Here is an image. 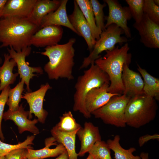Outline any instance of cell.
Wrapping results in <instances>:
<instances>
[{
  "label": "cell",
  "instance_id": "obj_24",
  "mask_svg": "<svg viewBox=\"0 0 159 159\" xmlns=\"http://www.w3.org/2000/svg\"><path fill=\"white\" fill-rule=\"evenodd\" d=\"M137 69L143 78V92L145 95L159 100V80L151 75L138 64Z\"/></svg>",
  "mask_w": 159,
  "mask_h": 159
},
{
  "label": "cell",
  "instance_id": "obj_13",
  "mask_svg": "<svg viewBox=\"0 0 159 159\" xmlns=\"http://www.w3.org/2000/svg\"><path fill=\"white\" fill-rule=\"evenodd\" d=\"M74 9L72 14L68 16L69 21L79 36L85 40L90 52L96 42L90 27L78 5L74 0Z\"/></svg>",
  "mask_w": 159,
  "mask_h": 159
},
{
  "label": "cell",
  "instance_id": "obj_9",
  "mask_svg": "<svg viewBox=\"0 0 159 159\" xmlns=\"http://www.w3.org/2000/svg\"><path fill=\"white\" fill-rule=\"evenodd\" d=\"M109 9L108 16L106 17L105 29L112 24H115L124 31L127 38H131L130 28L127 25V21L132 18L128 6H122L116 0H104Z\"/></svg>",
  "mask_w": 159,
  "mask_h": 159
},
{
  "label": "cell",
  "instance_id": "obj_25",
  "mask_svg": "<svg viewBox=\"0 0 159 159\" xmlns=\"http://www.w3.org/2000/svg\"><path fill=\"white\" fill-rule=\"evenodd\" d=\"M120 136L116 135L113 140L109 139L106 142L110 149L114 152L115 159H141L140 156L133 154L136 150L135 148L124 149L120 143Z\"/></svg>",
  "mask_w": 159,
  "mask_h": 159
},
{
  "label": "cell",
  "instance_id": "obj_14",
  "mask_svg": "<svg viewBox=\"0 0 159 159\" xmlns=\"http://www.w3.org/2000/svg\"><path fill=\"white\" fill-rule=\"evenodd\" d=\"M29 115V111H25L21 104L15 110L12 111L8 109L4 112L3 119L5 121H13L17 126L20 134L25 131H28L34 135H38L39 133V130L35 124L38 123V120L36 119L33 120L28 119Z\"/></svg>",
  "mask_w": 159,
  "mask_h": 159
},
{
  "label": "cell",
  "instance_id": "obj_42",
  "mask_svg": "<svg viewBox=\"0 0 159 159\" xmlns=\"http://www.w3.org/2000/svg\"><path fill=\"white\" fill-rule=\"evenodd\" d=\"M0 159H6L5 156H0Z\"/></svg>",
  "mask_w": 159,
  "mask_h": 159
},
{
  "label": "cell",
  "instance_id": "obj_7",
  "mask_svg": "<svg viewBox=\"0 0 159 159\" xmlns=\"http://www.w3.org/2000/svg\"><path fill=\"white\" fill-rule=\"evenodd\" d=\"M130 98L124 94L114 96L105 105L91 114L96 118L101 119L106 124L125 127L126 125L125 112Z\"/></svg>",
  "mask_w": 159,
  "mask_h": 159
},
{
  "label": "cell",
  "instance_id": "obj_26",
  "mask_svg": "<svg viewBox=\"0 0 159 159\" xmlns=\"http://www.w3.org/2000/svg\"><path fill=\"white\" fill-rule=\"evenodd\" d=\"M89 25L93 36L97 40L100 38L101 31L97 27L92 5L89 0H75Z\"/></svg>",
  "mask_w": 159,
  "mask_h": 159
},
{
  "label": "cell",
  "instance_id": "obj_19",
  "mask_svg": "<svg viewBox=\"0 0 159 159\" xmlns=\"http://www.w3.org/2000/svg\"><path fill=\"white\" fill-rule=\"evenodd\" d=\"M61 1L37 0L27 18L40 28L43 18L48 14L55 11L60 6Z\"/></svg>",
  "mask_w": 159,
  "mask_h": 159
},
{
  "label": "cell",
  "instance_id": "obj_20",
  "mask_svg": "<svg viewBox=\"0 0 159 159\" xmlns=\"http://www.w3.org/2000/svg\"><path fill=\"white\" fill-rule=\"evenodd\" d=\"M37 1V0H7L2 18L10 16L27 18Z\"/></svg>",
  "mask_w": 159,
  "mask_h": 159
},
{
  "label": "cell",
  "instance_id": "obj_6",
  "mask_svg": "<svg viewBox=\"0 0 159 159\" xmlns=\"http://www.w3.org/2000/svg\"><path fill=\"white\" fill-rule=\"evenodd\" d=\"M124 34L123 30L115 24L108 26L102 31L99 39L96 42L92 51L89 55L84 58L80 69L87 68L92 63L101 57L100 54L104 51L114 49L116 44L126 42L129 40L125 37L122 36Z\"/></svg>",
  "mask_w": 159,
  "mask_h": 159
},
{
  "label": "cell",
  "instance_id": "obj_12",
  "mask_svg": "<svg viewBox=\"0 0 159 159\" xmlns=\"http://www.w3.org/2000/svg\"><path fill=\"white\" fill-rule=\"evenodd\" d=\"M63 30L61 26L49 25L39 29L32 37L29 45L47 47L58 44L61 39Z\"/></svg>",
  "mask_w": 159,
  "mask_h": 159
},
{
  "label": "cell",
  "instance_id": "obj_21",
  "mask_svg": "<svg viewBox=\"0 0 159 159\" xmlns=\"http://www.w3.org/2000/svg\"><path fill=\"white\" fill-rule=\"evenodd\" d=\"M55 140L52 137L46 139L45 147L40 149L35 150L33 149H27L26 156L28 159H46L50 157L58 156L64 152L66 150L61 144H58L56 148H50L52 145H56Z\"/></svg>",
  "mask_w": 159,
  "mask_h": 159
},
{
  "label": "cell",
  "instance_id": "obj_28",
  "mask_svg": "<svg viewBox=\"0 0 159 159\" xmlns=\"http://www.w3.org/2000/svg\"><path fill=\"white\" fill-rule=\"evenodd\" d=\"M24 82L23 80L21 81L14 88H10L6 104L9 106V110L14 111L19 107V104L22 98L23 92L24 90Z\"/></svg>",
  "mask_w": 159,
  "mask_h": 159
},
{
  "label": "cell",
  "instance_id": "obj_45",
  "mask_svg": "<svg viewBox=\"0 0 159 159\" xmlns=\"http://www.w3.org/2000/svg\"><path fill=\"white\" fill-rule=\"evenodd\" d=\"M28 159V158H25V159Z\"/></svg>",
  "mask_w": 159,
  "mask_h": 159
},
{
  "label": "cell",
  "instance_id": "obj_11",
  "mask_svg": "<svg viewBox=\"0 0 159 159\" xmlns=\"http://www.w3.org/2000/svg\"><path fill=\"white\" fill-rule=\"evenodd\" d=\"M133 25L139 33L140 42L145 47L159 48V24L152 21L144 14L141 21L135 22Z\"/></svg>",
  "mask_w": 159,
  "mask_h": 159
},
{
  "label": "cell",
  "instance_id": "obj_29",
  "mask_svg": "<svg viewBox=\"0 0 159 159\" xmlns=\"http://www.w3.org/2000/svg\"><path fill=\"white\" fill-rule=\"evenodd\" d=\"M35 138L33 135L27 136L23 142L16 145H11L4 143L0 138V156H5L11 151L15 150L21 149H33L31 145H34L33 141Z\"/></svg>",
  "mask_w": 159,
  "mask_h": 159
},
{
  "label": "cell",
  "instance_id": "obj_22",
  "mask_svg": "<svg viewBox=\"0 0 159 159\" xmlns=\"http://www.w3.org/2000/svg\"><path fill=\"white\" fill-rule=\"evenodd\" d=\"M78 130L70 132H62L54 126L51 130L52 137L65 148L69 159H78V153L75 149V139Z\"/></svg>",
  "mask_w": 159,
  "mask_h": 159
},
{
  "label": "cell",
  "instance_id": "obj_23",
  "mask_svg": "<svg viewBox=\"0 0 159 159\" xmlns=\"http://www.w3.org/2000/svg\"><path fill=\"white\" fill-rule=\"evenodd\" d=\"M4 63L0 66V91L14 83L19 75L18 73H13V69L16 66L14 60L11 59L9 54L4 53Z\"/></svg>",
  "mask_w": 159,
  "mask_h": 159
},
{
  "label": "cell",
  "instance_id": "obj_3",
  "mask_svg": "<svg viewBox=\"0 0 159 159\" xmlns=\"http://www.w3.org/2000/svg\"><path fill=\"white\" fill-rule=\"evenodd\" d=\"M128 44L125 43L120 48L118 46L113 49L105 51L106 54L94 62L102 70L108 75L110 84L107 92L110 93L121 95L124 91L122 79L123 65H129L131 62L132 54L128 53Z\"/></svg>",
  "mask_w": 159,
  "mask_h": 159
},
{
  "label": "cell",
  "instance_id": "obj_16",
  "mask_svg": "<svg viewBox=\"0 0 159 159\" xmlns=\"http://www.w3.org/2000/svg\"><path fill=\"white\" fill-rule=\"evenodd\" d=\"M81 142L78 156H84L88 153L95 143L101 140L99 127L90 122H85L83 127H82L76 133Z\"/></svg>",
  "mask_w": 159,
  "mask_h": 159
},
{
  "label": "cell",
  "instance_id": "obj_43",
  "mask_svg": "<svg viewBox=\"0 0 159 159\" xmlns=\"http://www.w3.org/2000/svg\"><path fill=\"white\" fill-rule=\"evenodd\" d=\"M2 59L0 57V65L2 63Z\"/></svg>",
  "mask_w": 159,
  "mask_h": 159
},
{
  "label": "cell",
  "instance_id": "obj_31",
  "mask_svg": "<svg viewBox=\"0 0 159 159\" xmlns=\"http://www.w3.org/2000/svg\"><path fill=\"white\" fill-rule=\"evenodd\" d=\"M95 20V24L97 28L101 32L104 30L105 27V16L103 8L106 6L105 3L101 4L97 0H90Z\"/></svg>",
  "mask_w": 159,
  "mask_h": 159
},
{
  "label": "cell",
  "instance_id": "obj_10",
  "mask_svg": "<svg viewBox=\"0 0 159 159\" xmlns=\"http://www.w3.org/2000/svg\"><path fill=\"white\" fill-rule=\"evenodd\" d=\"M52 88L47 83L41 85L37 90L33 92H27L22 95V98L26 100L29 107V118L32 117L34 114L39 122L44 123L48 115V112L43 108L44 97L47 91Z\"/></svg>",
  "mask_w": 159,
  "mask_h": 159
},
{
  "label": "cell",
  "instance_id": "obj_32",
  "mask_svg": "<svg viewBox=\"0 0 159 159\" xmlns=\"http://www.w3.org/2000/svg\"><path fill=\"white\" fill-rule=\"evenodd\" d=\"M125 1L128 5L132 17L135 22H139L144 14V0H126Z\"/></svg>",
  "mask_w": 159,
  "mask_h": 159
},
{
  "label": "cell",
  "instance_id": "obj_2",
  "mask_svg": "<svg viewBox=\"0 0 159 159\" xmlns=\"http://www.w3.org/2000/svg\"><path fill=\"white\" fill-rule=\"evenodd\" d=\"M40 29L27 18L7 17L0 19V48L9 47L17 52L29 45L33 35Z\"/></svg>",
  "mask_w": 159,
  "mask_h": 159
},
{
  "label": "cell",
  "instance_id": "obj_30",
  "mask_svg": "<svg viewBox=\"0 0 159 159\" xmlns=\"http://www.w3.org/2000/svg\"><path fill=\"white\" fill-rule=\"evenodd\" d=\"M110 149L106 142L102 140L96 142L88 151L94 158L112 159Z\"/></svg>",
  "mask_w": 159,
  "mask_h": 159
},
{
  "label": "cell",
  "instance_id": "obj_41",
  "mask_svg": "<svg viewBox=\"0 0 159 159\" xmlns=\"http://www.w3.org/2000/svg\"><path fill=\"white\" fill-rule=\"evenodd\" d=\"M154 3L157 6H159V0H153Z\"/></svg>",
  "mask_w": 159,
  "mask_h": 159
},
{
  "label": "cell",
  "instance_id": "obj_39",
  "mask_svg": "<svg viewBox=\"0 0 159 159\" xmlns=\"http://www.w3.org/2000/svg\"><path fill=\"white\" fill-rule=\"evenodd\" d=\"M140 156L141 159H149V154L148 153L142 152L141 153Z\"/></svg>",
  "mask_w": 159,
  "mask_h": 159
},
{
  "label": "cell",
  "instance_id": "obj_1",
  "mask_svg": "<svg viewBox=\"0 0 159 159\" xmlns=\"http://www.w3.org/2000/svg\"><path fill=\"white\" fill-rule=\"evenodd\" d=\"M75 42V38H71L65 44L47 47L44 52H38L49 58L44 69L49 79H74L72 70L75 51L73 45Z\"/></svg>",
  "mask_w": 159,
  "mask_h": 159
},
{
  "label": "cell",
  "instance_id": "obj_8",
  "mask_svg": "<svg viewBox=\"0 0 159 159\" xmlns=\"http://www.w3.org/2000/svg\"><path fill=\"white\" fill-rule=\"evenodd\" d=\"M7 51L11 59H13L17 66L18 73L21 80H23L26 85L27 92H31L29 87V82L31 79L37 75L34 74L37 73L39 74H43V70L40 67H31L26 62V57L29 56L31 52L32 48L28 46L21 51L17 52L12 47L7 48Z\"/></svg>",
  "mask_w": 159,
  "mask_h": 159
},
{
  "label": "cell",
  "instance_id": "obj_38",
  "mask_svg": "<svg viewBox=\"0 0 159 159\" xmlns=\"http://www.w3.org/2000/svg\"><path fill=\"white\" fill-rule=\"evenodd\" d=\"M54 159H69L68 155L66 150Z\"/></svg>",
  "mask_w": 159,
  "mask_h": 159
},
{
  "label": "cell",
  "instance_id": "obj_40",
  "mask_svg": "<svg viewBox=\"0 0 159 159\" xmlns=\"http://www.w3.org/2000/svg\"><path fill=\"white\" fill-rule=\"evenodd\" d=\"M86 159H94V158L92 155L89 154L88 157Z\"/></svg>",
  "mask_w": 159,
  "mask_h": 159
},
{
  "label": "cell",
  "instance_id": "obj_34",
  "mask_svg": "<svg viewBox=\"0 0 159 159\" xmlns=\"http://www.w3.org/2000/svg\"><path fill=\"white\" fill-rule=\"evenodd\" d=\"M10 88V86H7L1 91L0 94V138L2 141L4 140V138L2 130L1 122L4 107L7 101Z\"/></svg>",
  "mask_w": 159,
  "mask_h": 159
},
{
  "label": "cell",
  "instance_id": "obj_27",
  "mask_svg": "<svg viewBox=\"0 0 159 159\" xmlns=\"http://www.w3.org/2000/svg\"><path fill=\"white\" fill-rule=\"evenodd\" d=\"M54 126L59 131L64 132L74 131L81 127L76 122L70 111L65 112L60 117V121Z\"/></svg>",
  "mask_w": 159,
  "mask_h": 159
},
{
  "label": "cell",
  "instance_id": "obj_15",
  "mask_svg": "<svg viewBox=\"0 0 159 159\" xmlns=\"http://www.w3.org/2000/svg\"><path fill=\"white\" fill-rule=\"evenodd\" d=\"M122 79L124 89L122 94L131 97L144 94V82L141 75L130 69L126 64L123 65Z\"/></svg>",
  "mask_w": 159,
  "mask_h": 159
},
{
  "label": "cell",
  "instance_id": "obj_5",
  "mask_svg": "<svg viewBox=\"0 0 159 159\" xmlns=\"http://www.w3.org/2000/svg\"><path fill=\"white\" fill-rule=\"evenodd\" d=\"M156 100L144 94L131 97L125 112L126 125L138 128L153 120L158 109Z\"/></svg>",
  "mask_w": 159,
  "mask_h": 159
},
{
  "label": "cell",
  "instance_id": "obj_36",
  "mask_svg": "<svg viewBox=\"0 0 159 159\" xmlns=\"http://www.w3.org/2000/svg\"><path fill=\"white\" fill-rule=\"evenodd\" d=\"M155 139H159L158 135L156 134L153 135H147L142 136L139 139V145L140 147H142L149 140Z\"/></svg>",
  "mask_w": 159,
  "mask_h": 159
},
{
  "label": "cell",
  "instance_id": "obj_37",
  "mask_svg": "<svg viewBox=\"0 0 159 159\" xmlns=\"http://www.w3.org/2000/svg\"><path fill=\"white\" fill-rule=\"evenodd\" d=\"M7 0H0V19L2 18L3 11Z\"/></svg>",
  "mask_w": 159,
  "mask_h": 159
},
{
  "label": "cell",
  "instance_id": "obj_44",
  "mask_svg": "<svg viewBox=\"0 0 159 159\" xmlns=\"http://www.w3.org/2000/svg\"><path fill=\"white\" fill-rule=\"evenodd\" d=\"M94 159H99L97 158H94Z\"/></svg>",
  "mask_w": 159,
  "mask_h": 159
},
{
  "label": "cell",
  "instance_id": "obj_18",
  "mask_svg": "<svg viewBox=\"0 0 159 159\" xmlns=\"http://www.w3.org/2000/svg\"><path fill=\"white\" fill-rule=\"evenodd\" d=\"M68 1L67 0H61L60 6L55 11L48 14L43 18L40 29L49 25L63 26L79 35L70 23L67 14L66 5Z\"/></svg>",
  "mask_w": 159,
  "mask_h": 159
},
{
  "label": "cell",
  "instance_id": "obj_4",
  "mask_svg": "<svg viewBox=\"0 0 159 159\" xmlns=\"http://www.w3.org/2000/svg\"><path fill=\"white\" fill-rule=\"evenodd\" d=\"M88 69L78 77L75 85V92L74 95L73 110L78 111L86 118L91 117V114L87 111L85 104L87 94L92 89L99 87L106 83L110 84L107 74L94 62Z\"/></svg>",
  "mask_w": 159,
  "mask_h": 159
},
{
  "label": "cell",
  "instance_id": "obj_35",
  "mask_svg": "<svg viewBox=\"0 0 159 159\" xmlns=\"http://www.w3.org/2000/svg\"><path fill=\"white\" fill-rule=\"evenodd\" d=\"M27 149H19L14 150L5 156L6 159H24L26 158Z\"/></svg>",
  "mask_w": 159,
  "mask_h": 159
},
{
  "label": "cell",
  "instance_id": "obj_33",
  "mask_svg": "<svg viewBox=\"0 0 159 159\" xmlns=\"http://www.w3.org/2000/svg\"><path fill=\"white\" fill-rule=\"evenodd\" d=\"M143 11L150 20L159 24V6L155 4L153 0H144Z\"/></svg>",
  "mask_w": 159,
  "mask_h": 159
},
{
  "label": "cell",
  "instance_id": "obj_17",
  "mask_svg": "<svg viewBox=\"0 0 159 159\" xmlns=\"http://www.w3.org/2000/svg\"><path fill=\"white\" fill-rule=\"evenodd\" d=\"M110 84L106 83L102 86L92 89L87 94L85 106L87 111L91 113L105 105L112 97L120 95L108 92Z\"/></svg>",
  "mask_w": 159,
  "mask_h": 159
}]
</instances>
